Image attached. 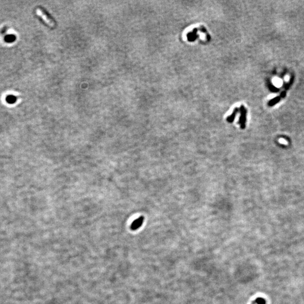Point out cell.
Segmentation results:
<instances>
[{
    "mask_svg": "<svg viewBox=\"0 0 304 304\" xmlns=\"http://www.w3.org/2000/svg\"><path fill=\"white\" fill-rule=\"evenodd\" d=\"M241 116L239 120V124L242 129H245L246 125L247 120V109L243 105L240 106Z\"/></svg>",
    "mask_w": 304,
    "mask_h": 304,
    "instance_id": "obj_1",
    "label": "cell"
},
{
    "mask_svg": "<svg viewBox=\"0 0 304 304\" xmlns=\"http://www.w3.org/2000/svg\"><path fill=\"white\" fill-rule=\"evenodd\" d=\"M36 11H37V14L40 15L47 24H48L49 25H50L51 26H54L55 25L54 22L51 19L50 17H48V15L45 13V11L42 9L40 8H38Z\"/></svg>",
    "mask_w": 304,
    "mask_h": 304,
    "instance_id": "obj_2",
    "label": "cell"
},
{
    "mask_svg": "<svg viewBox=\"0 0 304 304\" xmlns=\"http://www.w3.org/2000/svg\"><path fill=\"white\" fill-rule=\"evenodd\" d=\"M144 217L143 216L136 219L132 223L131 227H130L131 229L132 230H137L138 229H139L142 226L144 223Z\"/></svg>",
    "mask_w": 304,
    "mask_h": 304,
    "instance_id": "obj_3",
    "label": "cell"
},
{
    "mask_svg": "<svg viewBox=\"0 0 304 304\" xmlns=\"http://www.w3.org/2000/svg\"><path fill=\"white\" fill-rule=\"evenodd\" d=\"M239 112V109L238 108H235L234 109V110H233V112L232 113V114L228 116L227 118V121H228L229 123H233V121H234L235 118V116L237 114V113H238Z\"/></svg>",
    "mask_w": 304,
    "mask_h": 304,
    "instance_id": "obj_4",
    "label": "cell"
},
{
    "mask_svg": "<svg viewBox=\"0 0 304 304\" xmlns=\"http://www.w3.org/2000/svg\"><path fill=\"white\" fill-rule=\"evenodd\" d=\"M281 99V98L280 96H277V97H276L272 99H271L270 101L268 102V105L270 106H274V105H276V104H277L278 102H279L280 100Z\"/></svg>",
    "mask_w": 304,
    "mask_h": 304,
    "instance_id": "obj_5",
    "label": "cell"
},
{
    "mask_svg": "<svg viewBox=\"0 0 304 304\" xmlns=\"http://www.w3.org/2000/svg\"><path fill=\"white\" fill-rule=\"evenodd\" d=\"M16 37L14 35H9V36H7L5 37V40L7 42H11V41H14L15 40Z\"/></svg>",
    "mask_w": 304,
    "mask_h": 304,
    "instance_id": "obj_6",
    "label": "cell"
},
{
    "mask_svg": "<svg viewBox=\"0 0 304 304\" xmlns=\"http://www.w3.org/2000/svg\"><path fill=\"white\" fill-rule=\"evenodd\" d=\"M255 303L257 304H266V301H265V299H264L262 298H261V297H258V298L256 299V300H255Z\"/></svg>",
    "mask_w": 304,
    "mask_h": 304,
    "instance_id": "obj_7",
    "label": "cell"
},
{
    "mask_svg": "<svg viewBox=\"0 0 304 304\" xmlns=\"http://www.w3.org/2000/svg\"><path fill=\"white\" fill-rule=\"evenodd\" d=\"M279 141L280 143H283V144H287V142L285 140H284V139H279Z\"/></svg>",
    "mask_w": 304,
    "mask_h": 304,
    "instance_id": "obj_8",
    "label": "cell"
},
{
    "mask_svg": "<svg viewBox=\"0 0 304 304\" xmlns=\"http://www.w3.org/2000/svg\"></svg>",
    "mask_w": 304,
    "mask_h": 304,
    "instance_id": "obj_9",
    "label": "cell"
}]
</instances>
